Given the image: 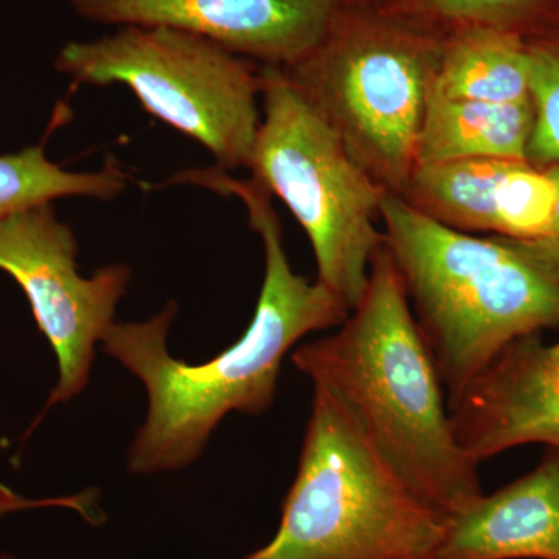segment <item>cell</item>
I'll use <instances>...</instances> for the list:
<instances>
[{
    "label": "cell",
    "instance_id": "5b68a950",
    "mask_svg": "<svg viewBox=\"0 0 559 559\" xmlns=\"http://www.w3.org/2000/svg\"><path fill=\"white\" fill-rule=\"evenodd\" d=\"M444 39L395 16L341 11L318 49L283 69L390 193L417 168L418 142Z\"/></svg>",
    "mask_w": 559,
    "mask_h": 559
},
{
    "label": "cell",
    "instance_id": "2e32d148",
    "mask_svg": "<svg viewBox=\"0 0 559 559\" xmlns=\"http://www.w3.org/2000/svg\"><path fill=\"white\" fill-rule=\"evenodd\" d=\"M558 189L546 168L520 162L506 173L496 191L498 234L516 238L551 237Z\"/></svg>",
    "mask_w": 559,
    "mask_h": 559
},
{
    "label": "cell",
    "instance_id": "9a60e30c",
    "mask_svg": "<svg viewBox=\"0 0 559 559\" xmlns=\"http://www.w3.org/2000/svg\"><path fill=\"white\" fill-rule=\"evenodd\" d=\"M128 180L116 160L106 162L98 171L64 170L46 156L43 145L0 154V223L64 198L112 201L127 190Z\"/></svg>",
    "mask_w": 559,
    "mask_h": 559
},
{
    "label": "cell",
    "instance_id": "9c48e42d",
    "mask_svg": "<svg viewBox=\"0 0 559 559\" xmlns=\"http://www.w3.org/2000/svg\"><path fill=\"white\" fill-rule=\"evenodd\" d=\"M344 0H73L103 25H164L190 32L242 58L290 68L318 49Z\"/></svg>",
    "mask_w": 559,
    "mask_h": 559
},
{
    "label": "cell",
    "instance_id": "ba28073f",
    "mask_svg": "<svg viewBox=\"0 0 559 559\" xmlns=\"http://www.w3.org/2000/svg\"><path fill=\"white\" fill-rule=\"evenodd\" d=\"M0 271L24 290L36 325L57 356V385L28 437L51 407L76 399L90 384L95 348L116 322L132 271L108 264L83 277L75 234L57 218L51 204L0 223Z\"/></svg>",
    "mask_w": 559,
    "mask_h": 559
},
{
    "label": "cell",
    "instance_id": "4fadbf2b",
    "mask_svg": "<svg viewBox=\"0 0 559 559\" xmlns=\"http://www.w3.org/2000/svg\"><path fill=\"white\" fill-rule=\"evenodd\" d=\"M432 94L488 103L532 100L527 39L506 28L460 27L444 40Z\"/></svg>",
    "mask_w": 559,
    "mask_h": 559
},
{
    "label": "cell",
    "instance_id": "5bb4252c",
    "mask_svg": "<svg viewBox=\"0 0 559 559\" xmlns=\"http://www.w3.org/2000/svg\"><path fill=\"white\" fill-rule=\"evenodd\" d=\"M520 162L455 159L417 165L401 197L450 229L498 234L496 191Z\"/></svg>",
    "mask_w": 559,
    "mask_h": 559
},
{
    "label": "cell",
    "instance_id": "3957f363",
    "mask_svg": "<svg viewBox=\"0 0 559 559\" xmlns=\"http://www.w3.org/2000/svg\"><path fill=\"white\" fill-rule=\"evenodd\" d=\"M384 245L399 267L448 409L500 353L559 329V241L450 229L385 193Z\"/></svg>",
    "mask_w": 559,
    "mask_h": 559
},
{
    "label": "cell",
    "instance_id": "ffe728a7",
    "mask_svg": "<svg viewBox=\"0 0 559 559\" xmlns=\"http://www.w3.org/2000/svg\"><path fill=\"white\" fill-rule=\"evenodd\" d=\"M544 168L550 173L551 178H554L555 183H557L558 202L557 212H555L554 227H551V238L559 241V164L549 165V167Z\"/></svg>",
    "mask_w": 559,
    "mask_h": 559
},
{
    "label": "cell",
    "instance_id": "ac0fdd59",
    "mask_svg": "<svg viewBox=\"0 0 559 559\" xmlns=\"http://www.w3.org/2000/svg\"><path fill=\"white\" fill-rule=\"evenodd\" d=\"M546 0H415L418 11L439 20L455 22L460 27L506 28L514 31Z\"/></svg>",
    "mask_w": 559,
    "mask_h": 559
},
{
    "label": "cell",
    "instance_id": "e0dca14e",
    "mask_svg": "<svg viewBox=\"0 0 559 559\" xmlns=\"http://www.w3.org/2000/svg\"><path fill=\"white\" fill-rule=\"evenodd\" d=\"M527 49L535 109L528 164L544 168L559 164V35L527 40Z\"/></svg>",
    "mask_w": 559,
    "mask_h": 559
},
{
    "label": "cell",
    "instance_id": "d6986e66",
    "mask_svg": "<svg viewBox=\"0 0 559 559\" xmlns=\"http://www.w3.org/2000/svg\"><path fill=\"white\" fill-rule=\"evenodd\" d=\"M97 489H86L79 495L61 496V498L28 499L17 495L7 485L0 484V516L36 509L73 510L91 524H100L102 511L98 509Z\"/></svg>",
    "mask_w": 559,
    "mask_h": 559
},
{
    "label": "cell",
    "instance_id": "8992f818",
    "mask_svg": "<svg viewBox=\"0 0 559 559\" xmlns=\"http://www.w3.org/2000/svg\"><path fill=\"white\" fill-rule=\"evenodd\" d=\"M261 79L263 112L249 164L252 180L280 198L304 227L318 282L352 311L384 246L378 223L388 190L348 153L285 70L264 66Z\"/></svg>",
    "mask_w": 559,
    "mask_h": 559
},
{
    "label": "cell",
    "instance_id": "30bf717a",
    "mask_svg": "<svg viewBox=\"0 0 559 559\" xmlns=\"http://www.w3.org/2000/svg\"><path fill=\"white\" fill-rule=\"evenodd\" d=\"M459 447L479 465L500 452L559 448V342L522 337L481 371L450 409Z\"/></svg>",
    "mask_w": 559,
    "mask_h": 559
},
{
    "label": "cell",
    "instance_id": "52a82bcc",
    "mask_svg": "<svg viewBox=\"0 0 559 559\" xmlns=\"http://www.w3.org/2000/svg\"><path fill=\"white\" fill-rule=\"evenodd\" d=\"M57 69L84 86L128 87L151 116L212 154L249 168L261 123V70L212 40L164 25H123L66 44Z\"/></svg>",
    "mask_w": 559,
    "mask_h": 559
},
{
    "label": "cell",
    "instance_id": "7a4b0ae2",
    "mask_svg": "<svg viewBox=\"0 0 559 559\" xmlns=\"http://www.w3.org/2000/svg\"><path fill=\"white\" fill-rule=\"evenodd\" d=\"M290 360L347 404L390 468L430 509L450 518L484 496L479 465L455 440L443 382L385 245L337 333L294 349Z\"/></svg>",
    "mask_w": 559,
    "mask_h": 559
},
{
    "label": "cell",
    "instance_id": "6da1fadb",
    "mask_svg": "<svg viewBox=\"0 0 559 559\" xmlns=\"http://www.w3.org/2000/svg\"><path fill=\"white\" fill-rule=\"evenodd\" d=\"M198 183L245 204L250 227L263 241V285L248 330L205 362H187L168 352L176 301L148 320L110 325L103 352L142 382L148 399L145 421L127 455L134 476L189 468L227 415L260 417L270 411L290 348L307 334L341 326L349 314L347 305L323 283L294 272L271 194L259 183L218 168L202 170Z\"/></svg>",
    "mask_w": 559,
    "mask_h": 559
},
{
    "label": "cell",
    "instance_id": "277c9868",
    "mask_svg": "<svg viewBox=\"0 0 559 559\" xmlns=\"http://www.w3.org/2000/svg\"><path fill=\"white\" fill-rule=\"evenodd\" d=\"M314 385L274 538L242 559H426L444 521L390 468L353 412Z\"/></svg>",
    "mask_w": 559,
    "mask_h": 559
},
{
    "label": "cell",
    "instance_id": "7c38bea8",
    "mask_svg": "<svg viewBox=\"0 0 559 559\" xmlns=\"http://www.w3.org/2000/svg\"><path fill=\"white\" fill-rule=\"evenodd\" d=\"M533 103L457 100L430 94L417 165L455 159L528 162Z\"/></svg>",
    "mask_w": 559,
    "mask_h": 559
},
{
    "label": "cell",
    "instance_id": "8fae6325",
    "mask_svg": "<svg viewBox=\"0 0 559 559\" xmlns=\"http://www.w3.org/2000/svg\"><path fill=\"white\" fill-rule=\"evenodd\" d=\"M426 559H559V448L532 473L444 521Z\"/></svg>",
    "mask_w": 559,
    "mask_h": 559
},
{
    "label": "cell",
    "instance_id": "44dd1931",
    "mask_svg": "<svg viewBox=\"0 0 559 559\" xmlns=\"http://www.w3.org/2000/svg\"><path fill=\"white\" fill-rule=\"evenodd\" d=\"M0 559H17V558H14L13 555L5 554V551H0Z\"/></svg>",
    "mask_w": 559,
    "mask_h": 559
}]
</instances>
